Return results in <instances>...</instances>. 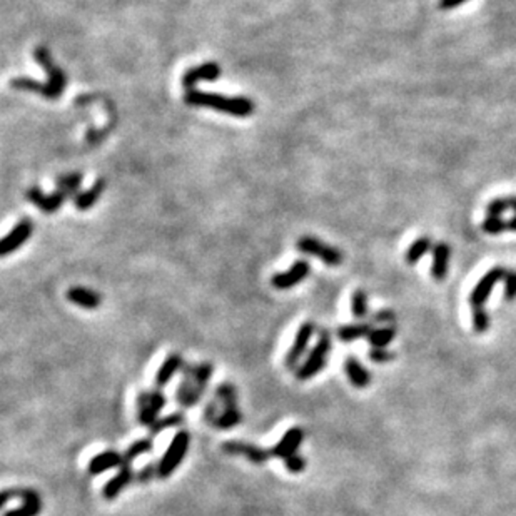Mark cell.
<instances>
[{
    "mask_svg": "<svg viewBox=\"0 0 516 516\" xmlns=\"http://www.w3.org/2000/svg\"><path fill=\"white\" fill-rule=\"evenodd\" d=\"M184 101L193 107H204V109H213L234 117H249L256 111L254 102L248 97H228L198 89L186 92Z\"/></svg>",
    "mask_w": 516,
    "mask_h": 516,
    "instance_id": "1",
    "label": "cell"
},
{
    "mask_svg": "<svg viewBox=\"0 0 516 516\" xmlns=\"http://www.w3.org/2000/svg\"><path fill=\"white\" fill-rule=\"evenodd\" d=\"M331 334H329L328 329H321L316 344H314L313 350L309 351V355L306 360L303 361V365L296 370V378L299 381L313 380L314 376H318L319 373L326 368L329 353H331Z\"/></svg>",
    "mask_w": 516,
    "mask_h": 516,
    "instance_id": "2",
    "label": "cell"
},
{
    "mask_svg": "<svg viewBox=\"0 0 516 516\" xmlns=\"http://www.w3.org/2000/svg\"><path fill=\"white\" fill-rule=\"evenodd\" d=\"M191 446V433L186 430H181L174 435L171 445L167 446L164 456H162L159 463H157V478L161 481L169 480L172 475L178 471V468L183 463L186 455H188Z\"/></svg>",
    "mask_w": 516,
    "mask_h": 516,
    "instance_id": "3",
    "label": "cell"
},
{
    "mask_svg": "<svg viewBox=\"0 0 516 516\" xmlns=\"http://www.w3.org/2000/svg\"><path fill=\"white\" fill-rule=\"evenodd\" d=\"M12 498L22 500L19 508L9 510L4 516H39L42 513V498L32 488H12L2 491V506H7Z\"/></svg>",
    "mask_w": 516,
    "mask_h": 516,
    "instance_id": "4",
    "label": "cell"
},
{
    "mask_svg": "<svg viewBox=\"0 0 516 516\" xmlns=\"http://www.w3.org/2000/svg\"><path fill=\"white\" fill-rule=\"evenodd\" d=\"M296 248L304 254L321 259L324 264H328V266L331 268L339 266L344 259L343 253L338 248H333V246L323 243V241L313 238V236H303V238H299Z\"/></svg>",
    "mask_w": 516,
    "mask_h": 516,
    "instance_id": "5",
    "label": "cell"
},
{
    "mask_svg": "<svg viewBox=\"0 0 516 516\" xmlns=\"http://www.w3.org/2000/svg\"><path fill=\"white\" fill-rule=\"evenodd\" d=\"M314 333H316V324H314L313 321H304L301 326H299L296 336H294V339H293L291 348H289V351L286 355V360H284V365H286L288 370L294 371L301 366L299 365V361H301L303 356L306 355L309 343H311Z\"/></svg>",
    "mask_w": 516,
    "mask_h": 516,
    "instance_id": "6",
    "label": "cell"
},
{
    "mask_svg": "<svg viewBox=\"0 0 516 516\" xmlns=\"http://www.w3.org/2000/svg\"><path fill=\"white\" fill-rule=\"evenodd\" d=\"M221 448H223L226 455L243 456V458H246L254 465H264L273 458L271 450H264V448H261V446L253 445V443H246V441L231 440V441H226V443H223Z\"/></svg>",
    "mask_w": 516,
    "mask_h": 516,
    "instance_id": "7",
    "label": "cell"
},
{
    "mask_svg": "<svg viewBox=\"0 0 516 516\" xmlns=\"http://www.w3.org/2000/svg\"><path fill=\"white\" fill-rule=\"evenodd\" d=\"M34 59H36V62L44 69V72L47 74L49 84H51L52 89L56 91L59 96H62V92L67 86V77L62 69H59L56 66V62L52 61V56L51 52H49V49L44 46L36 47V51H34Z\"/></svg>",
    "mask_w": 516,
    "mask_h": 516,
    "instance_id": "8",
    "label": "cell"
},
{
    "mask_svg": "<svg viewBox=\"0 0 516 516\" xmlns=\"http://www.w3.org/2000/svg\"><path fill=\"white\" fill-rule=\"evenodd\" d=\"M201 401V398L196 393V365H184L183 378L176 390V403L183 408L189 410L194 408Z\"/></svg>",
    "mask_w": 516,
    "mask_h": 516,
    "instance_id": "9",
    "label": "cell"
},
{
    "mask_svg": "<svg viewBox=\"0 0 516 516\" xmlns=\"http://www.w3.org/2000/svg\"><path fill=\"white\" fill-rule=\"evenodd\" d=\"M506 269L505 268H493L491 271L485 274L483 278L480 279V283L476 284L473 293L470 296V303L473 308H483L485 303L488 301L491 289H493L500 281H505L506 278Z\"/></svg>",
    "mask_w": 516,
    "mask_h": 516,
    "instance_id": "10",
    "label": "cell"
},
{
    "mask_svg": "<svg viewBox=\"0 0 516 516\" xmlns=\"http://www.w3.org/2000/svg\"><path fill=\"white\" fill-rule=\"evenodd\" d=\"M309 273H311V264H309L308 261H304V259H299V261L294 263L293 266L288 269V271L274 274L271 279V284H273V288L279 289V291L291 289L294 286H298V284H301L304 279L309 276Z\"/></svg>",
    "mask_w": 516,
    "mask_h": 516,
    "instance_id": "11",
    "label": "cell"
},
{
    "mask_svg": "<svg viewBox=\"0 0 516 516\" xmlns=\"http://www.w3.org/2000/svg\"><path fill=\"white\" fill-rule=\"evenodd\" d=\"M221 74H223V71H221V66L218 62H204V64H201V66L188 69V71L184 72L181 84H183V87L186 91H189V89H194L196 84H199V82L218 81V79L221 77Z\"/></svg>",
    "mask_w": 516,
    "mask_h": 516,
    "instance_id": "12",
    "label": "cell"
},
{
    "mask_svg": "<svg viewBox=\"0 0 516 516\" xmlns=\"http://www.w3.org/2000/svg\"><path fill=\"white\" fill-rule=\"evenodd\" d=\"M34 231V223L32 219L24 218L19 221L11 233H9L6 238L2 239V244H0V254L2 256H9L12 254L14 251H17L21 246H24L29 241V238L32 236Z\"/></svg>",
    "mask_w": 516,
    "mask_h": 516,
    "instance_id": "13",
    "label": "cell"
},
{
    "mask_svg": "<svg viewBox=\"0 0 516 516\" xmlns=\"http://www.w3.org/2000/svg\"><path fill=\"white\" fill-rule=\"evenodd\" d=\"M304 436H306V433H304V430L301 426L289 428L286 433L283 435V438L273 446V450H271L273 458L286 460V458H289V456L296 455L298 450L301 448Z\"/></svg>",
    "mask_w": 516,
    "mask_h": 516,
    "instance_id": "14",
    "label": "cell"
},
{
    "mask_svg": "<svg viewBox=\"0 0 516 516\" xmlns=\"http://www.w3.org/2000/svg\"><path fill=\"white\" fill-rule=\"evenodd\" d=\"M126 466L124 453H119L116 450H106L101 451L99 455L92 456L89 460V465H87V471H89L91 476H99L106 471L122 468Z\"/></svg>",
    "mask_w": 516,
    "mask_h": 516,
    "instance_id": "15",
    "label": "cell"
},
{
    "mask_svg": "<svg viewBox=\"0 0 516 516\" xmlns=\"http://www.w3.org/2000/svg\"><path fill=\"white\" fill-rule=\"evenodd\" d=\"M27 199L46 214H54L62 208V204L69 199V196L61 189H57L52 194H44L39 188H31L27 191Z\"/></svg>",
    "mask_w": 516,
    "mask_h": 516,
    "instance_id": "16",
    "label": "cell"
},
{
    "mask_svg": "<svg viewBox=\"0 0 516 516\" xmlns=\"http://www.w3.org/2000/svg\"><path fill=\"white\" fill-rule=\"evenodd\" d=\"M134 478L136 473L134 470L131 468V465L122 466V468H119V471H117V473L104 485V488H102V498L106 501H114L117 496H119L122 491L134 481Z\"/></svg>",
    "mask_w": 516,
    "mask_h": 516,
    "instance_id": "17",
    "label": "cell"
},
{
    "mask_svg": "<svg viewBox=\"0 0 516 516\" xmlns=\"http://www.w3.org/2000/svg\"><path fill=\"white\" fill-rule=\"evenodd\" d=\"M344 373H346L348 380L356 390H366L371 385V375L365 366L361 365L356 356H346L344 358Z\"/></svg>",
    "mask_w": 516,
    "mask_h": 516,
    "instance_id": "18",
    "label": "cell"
},
{
    "mask_svg": "<svg viewBox=\"0 0 516 516\" xmlns=\"http://www.w3.org/2000/svg\"><path fill=\"white\" fill-rule=\"evenodd\" d=\"M183 368H184V360L179 353H172V355L167 356L156 373V380H154L156 388L162 390V388L169 385L172 378L178 375Z\"/></svg>",
    "mask_w": 516,
    "mask_h": 516,
    "instance_id": "19",
    "label": "cell"
},
{
    "mask_svg": "<svg viewBox=\"0 0 516 516\" xmlns=\"http://www.w3.org/2000/svg\"><path fill=\"white\" fill-rule=\"evenodd\" d=\"M67 299L76 306L82 308V309H99L102 304V298L99 293L92 291L89 288H82V286H74L67 291Z\"/></svg>",
    "mask_w": 516,
    "mask_h": 516,
    "instance_id": "20",
    "label": "cell"
},
{
    "mask_svg": "<svg viewBox=\"0 0 516 516\" xmlns=\"http://www.w3.org/2000/svg\"><path fill=\"white\" fill-rule=\"evenodd\" d=\"M11 86L17 91L34 92V94H39V96L46 97V99H59V97H61L56 91L52 89L51 84H49V82H46V84L39 82L32 77H24V76L14 77L11 81Z\"/></svg>",
    "mask_w": 516,
    "mask_h": 516,
    "instance_id": "21",
    "label": "cell"
},
{
    "mask_svg": "<svg viewBox=\"0 0 516 516\" xmlns=\"http://www.w3.org/2000/svg\"><path fill=\"white\" fill-rule=\"evenodd\" d=\"M104 189H106V181L97 179L89 189L84 191V193L77 194L76 198H74V206H76L79 211L91 209L92 206L97 204V201H99L102 193H104Z\"/></svg>",
    "mask_w": 516,
    "mask_h": 516,
    "instance_id": "22",
    "label": "cell"
},
{
    "mask_svg": "<svg viewBox=\"0 0 516 516\" xmlns=\"http://www.w3.org/2000/svg\"><path fill=\"white\" fill-rule=\"evenodd\" d=\"M136 406H137V421H139L144 428L154 426V423L159 420V415L152 410V406L149 403V391L137 393Z\"/></svg>",
    "mask_w": 516,
    "mask_h": 516,
    "instance_id": "23",
    "label": "cell"
},
{
    "mask_svg": "<svg viewBox=\"0 0 516 516\" xmlns=\"http://www.w3.org/2000/svg\"><path fill=\"white\" fill-rule=\"evenodd\" d=\"M450 246L441 243L436 244L433 248V269H431V274L436 281H443L446 273H448V263H450Z\"/></svg>",
    "mask_w": 516,
    "mask_h": 516,
    "instance_id": "24",
    "label": "cell"
},
{
    "mask_svg": "<svg viewBox=\"0 0 516 516\" xmlns=\"http://www.w3.org/2000/svg\"><path fill=\"white\" fill-rule=\"evenodd\" d=\"M373 328L371 323H356V324H346V326H341L338 329V338L339 341L343 343H351L356 341V339L368 338L371 334Z\"/></svg>",
    "mask_w": 516,
    "mask_h": 516,
    "instance_id": "25",
    "label": "cell"
},
{
    "mask_svg": "<svg viewBox=\"0 0 516 516\" xmlns=\"http://www.w3.org/2000/svg\"><path fill=\"white\" fill-rule=\"evenodd\" d=\"M184 423H186V416L183 411L169 413V415H166V416H159V420L154 423V426L149 428V433H151V436H157V435H161L162 431L174 430V428L184 426Z\"/></svg>",
    "mask_w": 516,
    "mask_h": 516,
    "instance_id": "26",
    "label": "cell"
},
{
    "mask_svg": "<svg viewBox=\"0 0 516 516\" xmlns=\"http://www.w3.org/2000/svg\"><path fill=\"white\" fill-rule=\"evenodd\" d=\"M152 438H154V436H144V438L136 440L134 443L124 451L126 465H131L132 461L141 458V456L152 453V450H154V440Z\"/></svg>",
    "mask_w": 516,
    "mask_h": 516,
    "instance_id": "27",
    "label": "cell"
},
{
    "mask_svg": "<svg viewBox=\"0 0 516 516\" xmlns=\"http://www.w3.org/2000/svg\"><path fill=\"white\" fill-rule=\"evenodd\" d=\"M216 398H218L223 410H229V408H239L238 406V391L233 383H221L216 390Z\"/></svg>",
    "mask_w": 516,
    "mask_h": 516,
    "instance_id": "28",
    "label": "cell"
},
{
    "mask_svg": "<svg viewBox=\"0 0 516 516\" xmlns=\"http://www.w3.org/2000/svg\"><path fill=\"white\" fill-rule=\"evenodd\" d=\"M241 423H243V413H241L239 408H229V410L221 411L214 428H218L221 431H228L241 425Z\"/></svg>",
    "mask_w": 516,
    "mask_h": 516,
    "instance_id": "29",
    "label": "cell"
},
{
    "mask_svg": "<svg viewBox=\"0 0 516 516\" xmlns=\"http://www.w3.org/2000/svg\"><path fill=\"white\" fill-rule=\"evenodd\" d=\"M84 181V176L81 174V172H72V174H67V176H61V178H57V188L64 191L69 198H76L77 196V191L79 188H81Z\"/></svg>",
    "mask_w": 516,
    "mask_h": 516,
    "instance_id": "30",
    "label": "cell"
},
{
    "mask_svg": "<svg viewBox=\"0 0 516 516\" xmlns=\"http://www.w3.org/2000/svg\"><path fill=\"white\" fill-rule=\"evenodd\" d=\"M396 336V328L395 326H385L373 329L370 336H368V341L373 348H385L390 344Z\"/></svg>",
    "mask_w": 516,
    "mask_h": 516,
    "instance_id": "31",
    "label": "cell"
},
{
    "mask_svg": "<svg viewBox=\"0 0 516 516\" xmlns=\"http://www.w3.org/2000/svg\"><path fill=\"white\" fill-rule=\"evenodd\" d=\"M431 248H433V244H431L430 238H420L418 241H415L406 253V263L408 264L418 263Z\"/></svg>",
    "mask_w": 516,
    "mask_h": 516,
    "instance_id": "32",
    "label": "cell"
},
{
    "mask_svg": "<svg viewBox=\"0 0 516 516\" xmlns=\"http://www.w3.org/2000/svg\"><path fill=\"white\" fill-rule=\"evenodd\" d=\"M351 311L353 316L363 319L368 314V296L365 291L358 289V291L353 294L351 299Z\"/></svg>",
    "mask_w": 516,
    "mask_h": 516,
    "instance_id": "33",
    "label": "cell"
},
{
    "mask_svg": "<svg viewBox=\"0 0 516 516\" xmlns=\"http://www.w3.org/2000/svg\"><path fill=\"white\" fill-rule=\"evenodd\" d=\"M481 229H483L486 234H501L505 233V231H510V224L508 221L496 218V216H488L485 223L481 224Z\"/></svg>",
    "mask_w": 516,
    "mask_h": 516,
    "instance_id": "34",
    "label": "cell"
},
{
    "mask_svg": "<svg viewBox=\"0 0 516 516\" xmlns=\"http://www.w3.org/2000/svg\"><path fill=\"white\" fill-rule=\"evenodd\" d=\"M473 328L480 334H483L490 328V316L485 308H473Z\"/></svg>",
    "mask_w": 516,
    "mask_h": 516,
    "instance_id": "35",
    "label": "cell"
},
{
    "mask_svg": "<svg viewBox=\"0 0 516 516\" xmlns=\"http://www.w3.org/2000/svg\"><path fill=\"white\" fill-rule=\"evenodd\" d=\"M154 478H157V463H154V461H151V463L144 465L136 473V481H137V483H141V485L151 483V481Z\"/></svg>",
    "mask_w": 516,
    "mask_h": 516,
    "instance_id": "36",
    "label": "cell"
},
{
    "mask_svg": "<svg viewBox=\"0 0 516 516\" xmlns=\"http://www.w3.org/2000/svg\"><path fill=\"white\" fill-rule=\"evenodd\" d=\"M219 405H221L219 400L214 396L213 400H211V401L208 403V406L204 408V421L208 423L209 426H213V428L216 426V421H218L221 411H223V410H221V408H219Z\"/></svg>",
    "mask_w": 516,
    "mask_h": 516,
    "instance_id": "37",
    "label": "cell"
},
{
    "mask_svg": "<svg viewBox=\"0 0 516 516\" xmlns=\"http://www.w3.org/2000/svg\"><path fill=\"white\" fill-rule=\"evenodd\" d=\"M149 403L157 415H161L162 410H164L167 405V396L166 393L159 390V388H154V390L149 391Z\"/></svg>",
    "mask_w": 516,
    "mask_h": 516,
    "instance_id": "38",
    "label": "cell"
},
{
    "mask_svg": "<svg viewBox=\"0 0 516 516\" xmlns=\"http://www.w3.org/2000/svg\"><path fill=\"white\" fill-rule=\"evenodd\" d=\"M284 466H286V470L289 471V473L299 475V473H303L304 470H306L308 463H306V460H304L301 455L296 453V455L289 456V458L284 460Z\"/></svg>",
    "mask_w": 516,
    "mask_h": 516,
    "instance_id": "39",
    "label": "cell"
},
{
    "mask_svg": "<svg viewBox=\"0 0 516 516\" xmlns=\"http://www.w3.org/2000/svg\"><path fill=\"white\" fill-rule=\"evenodd\" d=\"M370 360L373 363H378V365H385V363L395 360V353L388 351L385 348H373L370 351Z\"/></svg>",
    "mask_w": 516,
    "mask_h": 516,
    "instance_id": "40",
    "label": "cell"
},
{
    "mask_svg": "<svg viewBox=\"0 0 516 516\" xmlns=\"http://www.w3.org/2000/svg\"><path fill=\"white\" fill-rule=\"evenodd\" d=\"M506 209H511L510 198L495 199V201H491L488 206V216H496V218H500V216L503 214Z\"/></svg>",
    "mask_w": 516,
    "mask_h": 516,
    "instance_id": "41",
    "label": "cell"
},
{
    "mask_svg": "<svg viewBox=\"0 0 516 516\" xmlns=\"http://www.w3.org/2000/svg\"><path fill=\"white\" fill-rule=\"evenodd\" d=\"M505 299H516V271H508L505 278Z\"/></svg>",
    "mask_w": 516,
    "mask_h": 516,
    "instance_id": "42",
    "label": "cell"
},
{
    "mask_svg": "<svg viewBox=\"0 0 516 516\" xmlns=\"http://www.w3.org/2000/svg\"><path fill=\"white\" fill-rule=\"evenodd\" d=\"M396 319V314L390 311V309H383V311L376 313L375 316H373V323H380V324H386V326H390L391 323H395Z\"/></svg>",
    "mask_w": 516,
    "mask_h": 516,
    "instance_id": "43",
    "label": "cell"
},
{
    "mask_svg": "<svg viewBox=\"0 0 516 516\" xmlns=\"http://www.w3.org/2000/svg\"><path fill=\"white\" fill-rule=\"evenodd\" d=\"M465 2H468V0H440V7L443 9V11H450V9L460 7L461 4Z\"/></svg>",
    "mask_w": 516,
    "mask_h": 516,
    "instance_id": "44",
    "label": "cell"
},
{
    "mask_svg": "<svg viewBox=\"0 0 516 516\" xmlns=\"http://www.w3.org/2000/svg\"><path fill=\"white\" fill-rule=\"evenodd\" d=\"M508 224H510V231H516V216L513 219L508 221Z\"/></svg>",
    "mask_w": 516,
    "mask_h": 516,
    "instance_id": "45",
    "label": "cell"
},
{
    "mask_svg": "<svg viewBox=\"0 0 516 516\" xmlns=\"http://www.w3.org/2000/svg\"><path fill=\"white\" fill-rule=\"evenodd\" d=\"M510 206H511V209L515 211V216H516V198H510Z\"/></svg>",
    "mask_w": 516,
    "mask_h": 516,
    "instance_id": "46",
    "label": "cell"
}]
</instances>
